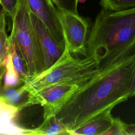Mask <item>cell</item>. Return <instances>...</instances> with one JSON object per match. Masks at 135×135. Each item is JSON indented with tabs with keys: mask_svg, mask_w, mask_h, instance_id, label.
<instances>
[{
	"mask_svg": "<svg viewBox=\"0 0 135 135\" xmlns=\"http://www.w3.org/2000/svg\"><path fill=\"white\" fill-rule=\"evenodd\" d=\"M135 53L107 68L82 85L56 115L68 134L99 114L127 100Z\"/></svg>",
	"mask_w": 135,
	"mask_h": 135,
	"instance_id": "1",
	"label": "cell"
},
{
	"mask_svg": "<svg viewBox=\"0 0 135 135\" xmlns=\"http://www.w3.org/2000/svg\"><path fill=\"white\" fill-rule=\"evenodd\" d=\"M133 53L135 8L123 11L102 8L90 31L86 56L102 70Z\"/></svg>",
	"mask_w": 135,
	"mask_h": 135,
	"instance_id": "2",
	"label": "cell"
},
{
	"mask_svg": "<svg viewBox=\"0 0 135 135\" xmlns=\"http://www.w3.org/2000/svg\"><path fill=\"white\" fill-rule=\"evenodd\" d=\"M65 47L59 59L50 68L28 78L24 83L25 90L33 94L54 85L73 84L82 85L96 76L100 70L93 59L74 57Z\"/></svg>",
	"mask_w": 135,
	"mask_h": 135,
	"instance_id": "3",
	"label": "cell"
},
{
	"mask_svg": "<svg viewBox=\"0 0 135 135\" xmlns=\"http://www.w3.org/2000/svg\"><path fill=\"white\" fill-rule=\"evenodd\" d=\"M11 18L10 36L16 41L25 62L28 78L42 73L45 70L44 56L25 0L17 1Z\"/></svg>",
	"mask_w": 135,
	"mask_h": 135,
	"instance_id": "4",
	"label": "cell"
},
{
	"mask_svg": "<svg viewBox=\"0 0 135 135\" xmlns=\"http://www.w3.org/2000/svg\"><path fill=\"white\" fill-rule=\"evenodd\" d=\"M82 85L62 84L44 88L30 94L26 107L40 104L43 108V120L56 116Z\"/></svg>",
	"mask_w": 135,
	"mask_h": 135,
	"instance_id": "5",
	"label": "cell"
},
{
	"mask_svg": "<svg viewBox=\"0 0 135 135\" xmlns=\"http://www.w3.org/2000/svg\"><path fill=\"white\" fill-rule=\"evenodd\" d=\"M65 46L71 54L86 56V44L90 33L86 19L79 14L58 9Z\"/></svg>",
	"mask_w": 135,
	"mask_h": 135,
	"instance_id": "6",
	"label": "cell"
},
{
	"mask_svg": "<svg viewBox=\"0 0 135 135\" xmlns=\"http://www.w3.org/2000/svg\"><path fill=\"white\" fill-rule=\"evenodd\" d=\"M31 13L45 25L57 43L65 49V42L57 8L51 0H25Z\"/></svg>",
	"mask_w": 135,
	"mask_h": 135,
	"instance_id": "7",
	"label": "cell"
},
{
	"mask_svg": "<svg viewBox=\"0 0 135 135\" xmlns=\"http://www.w3.org/2000/svg\"><path fill=\"white\" fill-rule=\"evenodd\" d=\"M31 17L43 52L46 70L59 59L64 49L53 38L43 23L35 15L31 12Z\"/></svg>",
	"mask_w": 135,
	"mask_h": 135,
	"instance_id": "8",
	"label": "cell"
},
{
	"mask_svg": "<svg viewBox=\"0 0 135 135\" xmlns=\"http://www.w3.org/2000/svg\"><path fill=\"white\" fill-rule=\"evenodd\" d=\"M21 111L0 98V134H26L30 129L18 126L15 121Z\"/></svg>",
	"mask_w": 135,
	"mask_h": 135,
	"instance_id": "9",
	"label": "cell"
},
{
	"mask_svg": "<svg viewBox=\"0 0 135 135\" xmlns=\"http://www.w3.org/2000/svg\"><path fill=\"white\" fill-rule=\"evenodd\" d=\"M111 110L103 112L81 127L69 132L71 135H102L112 124Z\"/></svg>",
	"mask_w": 135,
	"mask_h": 135,
	"instance_id": "10",
	"label": "cell"
},
{
	"mask_svg": "<svg viewBox=\"0 0 135 135\" xmlns=\"http://www.w3.org/2000/svg\"><path fill=\"white\" fill-rule=\"evenodd\" d=\"M23 84L14 88L3 86L0 91V98L7 103L17 107L20 111L26 108L29 97V93Z\"/></svg>",
	"mask_w": 135,
	"mask_h": 135,
	"instance_id": "11",
	"label": "cell"
},
{
	"mask_svg": "<svg viewBox=\"0 0 135 135\" xmlns=\"http://www.w3.org/2000/svg\"><path fill=\"white\" fill-rule=\"evenodd\" d=\"M68 134L67 129L56 116L44 120L37 128L30 129L27 135Z\"/></svg>",
	"mask_w": 135,
	"mask_h": 135,
	"instance_id": "12",
	"label": "cell"
},
{
	"mask_svg": "<svg viewBox=\"0 0 135 135\" xmlns=\"http://www.w3.org/2000/svg\"><path fill=\"white\" fill-rule=\"evenodd\" d=\"M9 53L11 54L14 67L21 80L24 83L28 78L25 62L18 48L14 38L9 36Z\"/></svg>",
	"mask_w": 135,
	"mask_h": 135,
	"instance_id": "13",
	"label": "cell"
},
{
	"mask_svg": "<svg viewBox=\"0 0 135 135\" xmlns=\"http://www.w3.org/2000/svg\"><path fill=\"white\" fill-rule=\"evenodd\" d=\"M4 66L5 73L3 78L4 86L14 88L19 86L21 84H24L14 67L12 57L9 53L4 63Z\"/></svg>",
	"mask_w": 135,
	"mask_h": 135,
	"instance_id": "14",
	"label": "cell"
},
{
	"mask_svg": "<svg viewBox=\"0 0 135 135\" xmlns=\"http://www.w3.org/2000/svg\"><path fill=\"white\" fill-rule=\"evenodd\" d=\"M5 11L2 9L0 15V65H4L9 53V37L6 31Z\"/></svg>",
	"mask_w": 135,
	"mask_h": 135,
	"instance_id": "15",
	"label": "cell"
},
{
	"mask_svg": "<svg viewBox=\"0 0 135 135\" xmlns=\"http://www.w3.org/2000/svg\"><path fill=\"white\" fill-rule=\"evenodd\" d=\"M102 8L111 11H123L135 8V0H100Z\"/></svg>",
	"mask_w": 135,
	"mask_h": 135,
	"instance_id": "16",
	"label": "cell"
},
{
	"mask_svg": "<svg viewBox=\"0 0 135 135\" xmlns=\"http://www.w3.org/2000/svg\"><path fill=\"white\" fill-rule=\"evenodd\" d=\"M126 124L119 117L113 118L111 125L102 135H127Z\"/></svg>",
	"mask_w": 135,
	"mask_h": 135,
	"instance_id": "17",
	"label": "cell"
},
{
	"mask_svg": "<svg viewBox=\"0 0 135 135\" xmlns=\"http://www.w3.org/2000/svg\"><path fill=\"white\" fill-rule=\"evenodd\" d=\"M58 9L78 14L79 0H51Z\"/></svg>",
	"mask_w": 135,
	"mask_h": 135,
	"instance_id": "18",
	"label": "cell"
},
{
	"mask_svg": "<svg viewBox=\"0 0 135 135\" xmlns=\"http://www.w3.org/2000/svg\"><path fill=\"white\" fill-rule=\"evenodd\" d=\"M18 0H0V5L11 18L14 15Z\"/></svg>",
	"mask_w": 135,
	"mask_h": 135,
	"instance_id": "19",
	"label": "cell"
},
{
	"mask_svg": "<svg viewBox=\"0 0 135 135\" xmlns=\"http://www.w3.org/2000/svg\"><path fill=\"white\" fill-rule=\"evenodd\" d=\"M129 92L130 98L133 97L135 98V64H134V69L132 73V76L131 78Z\"/></svg>",
	"mask_w": 135,
	"mask_h": 135,
	"instance_id": "20",
	"label": "cell"
},
{
	"mask_svg": "<svg viewBox=\"0 0 135 135\" xmlns=\"http://www.w3.org/2000/svg\"><path fill=\"white\" fill-rule=\"evenodd\" d=\"M125 131L127 135H135V123H126Z\"/></svg>",
	"mask_w": 135,
	"mask_h": 135,
	"instance_id": "21",
	"label": "cell"
},
{
	"mask_svg": "<svg viewBox=\"0 0 135 135\" xmlns=\"http://www.w3.org/2000/svg\"><path fill=\"white\" fill-rule=\"evenodd\" d=\"M2 9H3V8H2V7L1 6V5H0V15H1V12H2Z\"/></svg>",
	"mask_w": 135,
	"mask_h": 135,
	"instance_id": "22",
	"label": "cell"
}]
</instances>
